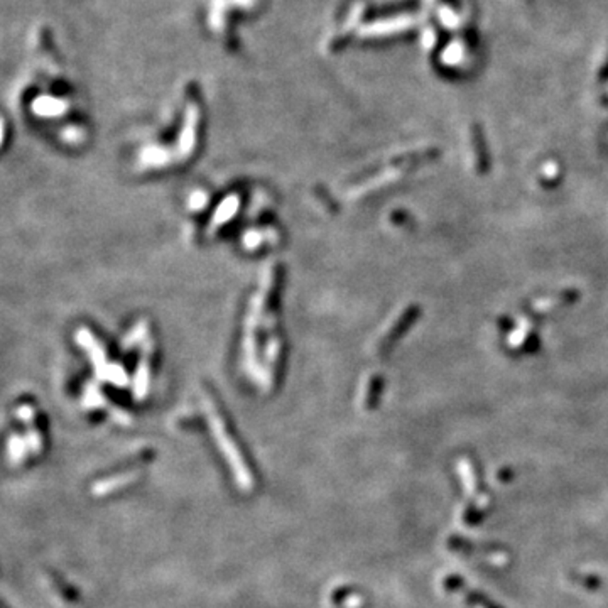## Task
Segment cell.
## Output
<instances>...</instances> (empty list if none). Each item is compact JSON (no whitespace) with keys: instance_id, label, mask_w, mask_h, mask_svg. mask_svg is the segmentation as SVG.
<instances>
[{"instance_id":"6da1fadb","label":"cell","mask_w":608,"mask_h":608,"mask_svg":"<svg viewBox=\"0 0 608 608\" xmlns=\"http://www.w3.org/2000/svg\"><path fill=\"white\" fill-rule=\"evenodd\" d=\"M421 314V310L418 306H409L403 310V313L399 314V316L396 318V321H394V325L384 333V337H382L380 341V348L382 350H387L389 346L394 345L397 340H399L400 337L411 328L412 323L416 321V318H418Z\"/></svg>"},{"instance_id":"7a4b0ae2","label":"cell","mask_w":608,"mask_h":608,"mask_svg":"<svg viewBox=\"0 0 608 608\" xmlns=\"http://www.w3.org/2000/svg\"><path fill=\"white\" fill-rule=\"evenodd\" d=\"M76 340L81 346H83L85 350H88L90 357H92L93 364H95L96 373H99L100 379H107V372H108V367H110V365H107V360H105V353H103V350H101V346L99 345V341H96L95 338L92 337V333H90L88 330L78 331Z\"/></svg>"},{"instance_id":"3957f363","label":"cell","mask_w":608,"mask_h":608,"mask_svg":"<svg viewBox=\"0 0 608 608\" xmlns=\"http://www.w3.org/2000/svg\"><path fill=\"white\" fill-rule=\"evenodd\" d=\"M578 299V292L575 289H564L556 292V294L546 296V298H539L537 301H534L532 307L537 313H549L552 310H559V307L568 306V304L575 303Z\"/></svg>"},{"instance_id":"277c9868","label":"cell","mask_w":608,"mask_h":608,"mask_svg":"<svg viewBox=\"0 0 608 608\" xmlns=\"http://www.w3.org/2000/svg\"><path fill=\"white\" fill-rule=\"evenodd\" d=\"M534 330V323L532 319L529 318H521L519 321H517L516 328L509 333V338H507V343H509L510 348H521V346H524L525 343L531 340V335Z\"/></svg>"},{"instance_id":"5b68a950","label":"cell","mask_w":608,"mask_h":608,"mask_svg":"<svg viewBox=\"0 0 608 608\" xmlns=\"http://www.w3.org/2000/svg\"><path fill=\"white\" fill-rule=\"evenodd\" d=\"M473 149H475V169L478 174H485L490 169V155L487 151L485 140H483L482 134L478 130H475L473 134Z\"/></svg>"},{"instance_id":"8992f818","label":"cell","mask_w":608,"mask_h":608,"mask_svg":"<svg viewBox=\"0 0 608 608\" xmlns=\"http://www.w3.org/2000/svg\"><path fill=\"white\" fill-rule=\"evenodd\" d=\"M240 200L239 196H235V194H232V196L225 198L223 201L220 203V206L217 208L215 217H213V227H220V225L227 223L228 220H232L233 215L237 213V210H239Z\"/></svg>"},{"instance_id":"52a82bcc","label":"cell","mask_w":608,"mask_h":608,"mask_svg":"<svg viewBox=\"0 0 608 608\" xmlns=\"http://www.w3.org/2000/svg\"><path fill=\"white\" fill-rule=\"evenodd\" d=\"M147 384H149V369H147V362L142 360L140 362V367L137 372V379H135V396L144 397V394H146Z\"/></svg>"},{"instance_id":"ba28073f","label":"cell","mask_w":608,"mask_h":608,"mask_svg":"<svg viewBox=\"0 0 608 608\" xmlns=\"http://www.w3.org/2000/svg\"><path fill=\"white\" fill-rule=\"evenodd\" d=\"M112 380L115 385H126L127 384V373L124 372L122 367H117V365H110L107 372V379Z\"/></svg>"},{"instance_id":"9c48e42d","label":"cell","mask_w":608,"mask_h":608,"mask_svg":"<svg viewBox=\"0 0 608 608\" xmlns=\"http://www.w3.org/2000/svg\"><path fill=\"white\" fill-rule=\"evenodd\" d=\"M541 181H543V185H546V186H551L552 183H556L557 179H559V171H557V166L556 164H548L543 169V176L539 178Z\"/></svg>"},{"instance_id":"30bf717a","label":"cell","mask_w":608,"mask_h":608,"mask_svg":"<svg viewBox=\"0 0 608 608\" xmlns=\"http://www.w3.org/2000/svg\"><path fill=\"white\" fill-rule=\"evenodd\" d=\"M206 194L203 193V191H194L193 194H191V198H189V208L191 210H201V208H205L206 206Z\"/></svg>"},{"instance_id":"8fae6325","label":"cell","mask_w":608,"mask_h":608,"mask_svg":"<svg viewBox=\"0 0 608 608\" xmlns=\"http://www.w3.org/2000/svg\"><path fill=\"white\" fill-rule=\"evenodd\" d=\"M260 242H262V233H259V232H247L244 235V245L247 248L259 247Z\"/></svg>"}]
</instances>
